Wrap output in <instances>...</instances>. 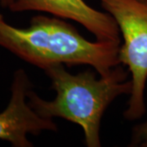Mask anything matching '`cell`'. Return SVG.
<instances>
[{
    "label": "cell",
    "mask_w": 147,
    "mask_h": 147,
    "mask_svg": "<svg viewBox=\"0 0 147 147\" xmlns=\"http://www.w3.org/2000/svg\"><path fill=\"white\" fill-rule=\"evenodd\" d=\"M9 9L12 12H47L64 20H73L94 34L97 41L121 42L120 31L114 17L96 10L84 0H15Z\"/></svg>",
    "instance_id": "obj_5"
},
{
    "label": "cell",
    "mask_w": 147,
    "mask_h": 147,
    "mask_svg": "<svg viewBox=\"0 0 147 147\" xmlns=\"http://www.w3.org/2000/svg\"><path fill=\"white\" fill-rule=\"evenodd\" d=\"M121 42H91L62 18L37 15L27 28L9 25L0 14V47L42 70L55 64L88 65L105 76L119 63Z\"/></svg>",
    "instance_id": "obj_2"
},
{
    "label": "cell",
    "mask_w": 147,
    "mask_h": 147,
    "mask_svg": "<svg viewBox=\"0 0 147 147\" xmlns=\"http://www.w3.org/2000/svg\"><path fill=\"white\" fill-rule=\"evenodd\" d=\"M140 1H146V0H140Z\"/></svg>",
    "instance_id": "obj_8"
},
{
    "label": "cell",
    "mask_w": 147,
    "mask_h": 147,
    "mask_svg": "<svg viewBox=\"0 0 147 147\" xmlns=\"http://www.w3.org/2000/svg\"><path fill=\"white\" fill-rule=\"evenodd\" d=\"M129 146L147 147V119L133 128Z\"/></svg>",
    "instance_id": "obj_6"
},
{
    "label": "cell",
    "mask_w": 147,
    "mask_h": 147,
    "mask_svg": "<svg viewBox=\"0 0 147 147\" xmlns=\"http://www.w3.org/2000/svg\"><path fill=\"white\" fill-rule=\"evenodd\" d=\"M15 0H0V5L3 8H10Z\"/></svg>",
    "instance_id": "obj_7"
},
{
    "label": "cell",
    "mask_w": 147,
    "mask_h": 147,
    "mask_svg": "<svg viewBox=\"0 0 147 147\" xmlns=\"http://www.w3.org/2000/svg\"><path fill=\"white\" fill-rule=\"evenodd\" d=\"M114 17L123 43L119 51V63L131 74V91L123 116L127 120L141 119L146 113L147 82V0H99Z\"/></svg>",
    "instance_id": "obj_3"
},
{
    "label": "cell",
    "mask_w": 147,
    "mask_h": 147,
    "mask_svg": "<svg viewBox=\"0 0 147 147\" xmlns=\"http://www.w3.org/2000/svg\"><path fill=\"white\" fill-rule=\"evenodd\" d=\"M52 82L57 96L53 100L41 98L30 89L27 92L30 105L42 118H61L82 127L88 147H100V123L108 106L121 95L129 94V71L119 64L105 76L86 69L76 74L68 72L63 64H55L43 69Z\"/></svg>",
    "instance_id": "obj_1"
},
{
    "label": "cell",
    "mask_w": 147,
    "mask_h": 147,
    "mask_svg": "<svg viewBox=\"0 0 147 147\" xmlns=\"http://www.w3.org/2000/svg\"><path fill=\"white\" fill-rule=\"evenodd\" d=\"M32 84L26 72L19 69L14 72L11 86V98L5 110L0 112V140L14 147H32L28 134L38 135L43 131H57L55 122L38 115L30 105L27 92Z\"/></svg>",
    "instance_id": "obj_4"
}]
</instances>
